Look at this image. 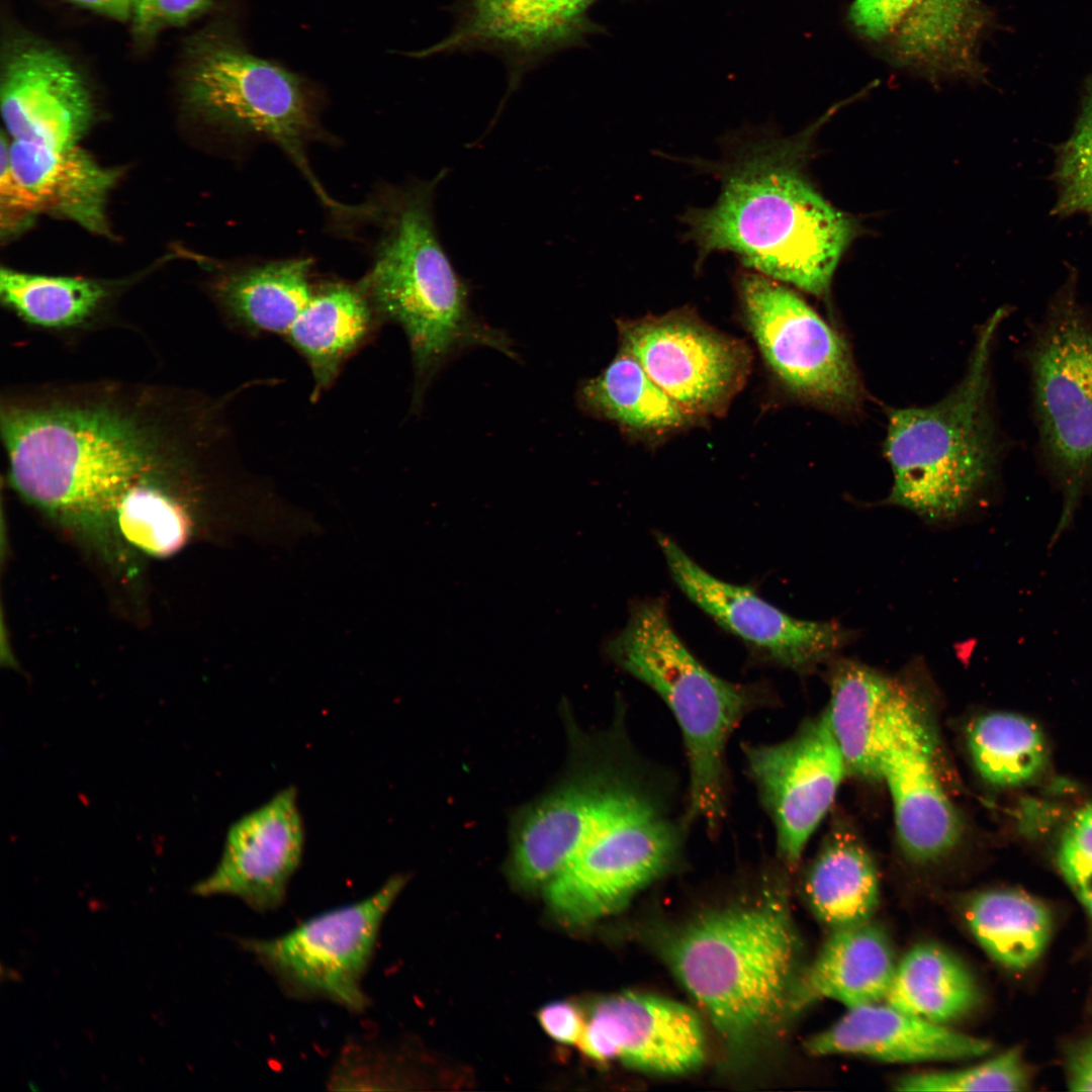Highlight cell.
Listing matches in <instances>:
<instances>
[{
	"label": "cell",
	"mask_w": 1092,
	"mask_h": 1092,
	"mask_svg": "<svg viewBox=\"0 0 1092 1092\" xmlns=\"http://www.w3.org/2000/svg\"><path fill=\"white\" fill-rule=\"evenodd\" d=\"M795 149L758 145L729 165L716 202L689 213V235L702 256L732 252L754 272L821 295L853 226L809 183Z\"/></svg>",
	"instance_id": "6da1fadb"
},
{
	"label": "cell",
	"mask_w": 1092,
	"mask_h": 1092,
	"mask_svg": "<svg viewBox=\"0 0 1092 1092\" xmlns=\"http://www.w3.org/2000/svg\"><path fill=\"white\" fill-rule=\"evenodd\" d=\"M662 953L731 1052L795 1012L801 942L777 891L698 916L663 940Z\"/></svg>",
	"instance_id": "7a4b0ae2"
},
{
	"label": "cell",
	"mask_w": 1092,
	"mask_h": 1092,
	"mask_svg": "<svg viewBox=\"0 0 1092 1092\" xmlns=\"http://www.w3.org/2000/svg\"><path fill=\"white\" fill-rule=\"evenodd\" d=\"M444 173L391 193L380 205L381 236L360 281L381 322H392L405 334L415 404L436 373L463 350L488 347L516 357L510 338L472 312L467 286L438 238L432 205Z\"/></svg>",
	"instance_id": "3957f363"
},
{
	"label": "cell",
	"mask_w": 1092,
	"mask_h": 1092,
	"mask_svg": "<svg viewBox=\"0 0 1092 1092\" xmlns=\"http://www.w3.org/2000/svg\"><path fill=\"white\" fill-rule=\"evenodd\" d=\"M607 651L672 713L687 752L689 818L718 833L727 805V744L760 703V689L728 681L703 665L676 634L661 599L634 605Z\"/></svg>",
	"instance_id": "277c9868"
},
{
	"label": "cell",
	"mask_w": 1092,
	"mask_h": 1092,
	"mask_svg": "<svg viewBox=\"0 0 1092 1092\" xmlns=\"http://www.w3.org/2000/svg\"><path fill=\"white\" fill-rule=\"evenodd\" d=\"M1005 312L978 336L967 372L946 397L925 407L893 411L885 454L893 472L890 504L928 522L962 514L992 476L996 443L989 411L990 360Z\"/></svg>",
	"instance_id": "5b68a950"
},
{
	"label": "cell",
	"mask_w": 1092,
	"mask_h": 1092,
	"mask_svg": "<svg viewBox=\"0 0 1092 1092\" xmlns=\"http://www.w3.org/2000/svg\"><path fill=\"white\" fill-rule=\"evenodd\" d=\"M671 793L661 776L643 768L615 782L575 854L544 887L562 922L583 925L616 913L674 866L691 822Z\"/></svg>",
	"instance_id": "8992f818"
},
{
	"label": "cell",
	"mask_w": 1092,
	"mask_h": 1092,
	"mask_svg": "<svg viewBox=\"0 0 1092 1092\" xmlns=\"http://www.w3.org/2000/svg\"><path fill=\"white\" fill-rule=\"evenodd\" d=\"M1075 279L1055 295L1027 353L1040 449L1064 495L1061 528L1092 480V313Z\"/></svg>",
	"instance_id": "52a82bcc"
},
{
	"label": "cell",
	"mask_w": 1092,
	"mask_h": 1092,
	"mask_svg": "<svg viewBox=\"0 0 1092 1092\" xmlns=\"http://www.w3.org/2000/svg\"><path fill=\"white\" fill-rule=\"evenodd\" d=\"M407 882L391 876L372 895L298 924L274 938H241L240 946L296 999L328 1000L362 1013L370 1005L362 980L380 927Z\"/></svg>",
	"instance_id": "ba28073f"
},
{
	"label": "cell",
	"mask_w": 1092,
	"mask_h": 1092,
	"mask_svg": "<svg viewBox=\"0 0 1092 1092\" xmlns=\"http://www.w3.org/2000/svg\"><path fill=\"white\" fill-rule=\"evenodd\" d=\"M190 98L206 116L233 131L276 144L334 215L345 210L346 204L330 197L308 165L305 147L318 129L295 75L241 47L218 44L195 67Z\"/></svg>",
	"instance_id": "9c48e42d"
},
{
	"label": "cell",
	"mask_w": 1092,
	"mask_h": 1092,
	"mask_svg": "<svg viewBox=\"0 0 1092 1092\" xmlns=\"http://www.w3.org/2000/svg\"><path fill=\"white\" fill-rule=\"evenodd\" d=\"M739 294L759 351L788 390L831 410L857 403L860 389L846 344L798 294L754 271L741 277Z\"/></svg>",
	"instance_id": "30bf717a"
},
{
	"label": "cell",
	"mask_w": 1092,
	"mask_h": 1092,
	"mask_svg": "<svg viewBox=\"0 0 1092 1092\" xmlns=\"http://www.w3.org/2000/svg\"><path fill=\"white\" fill-rule=\"evenodd\" d=\"M620 349L696 420L725 413L751 368L746 344L687 308L617 323Z\"/></svg>",
	"instance_id": "8fae6325"
},
{
	"label": "cell",
	"mask_w": 1092,
	"mask_h": 1092,
	"mask_svg": "<svg viewBox=\"0 0 1092 1092\" xmlns=\"http://www.w3.org/2000/svg\"><path fill=\"white\" fill-rule=\"evenodd\" d=\"M615 737L581 745L568 775L520 809L511 827L510 874L521 888L545 887L575 854L629 755ZM631 751V750H630Z\"/></svg>",
	"instance_id": "7c38bea8"
},
{
	"label": "cell",
	"mask_w": 1092,
	"mask_h": 1092,
	"mask_svg": "<svg viewBox=\"0 0 1092 1092\" xmlns=\"http://www.w3.org/2000/svg\"><path fill=\"white\" fill-rule=\"evenodd\" d=\"M744 755L772 821L778 852L795 867L848 775L825 713L782 742L745 745Z\"/></svg>",
	"instance_id": "4fadbf2b"
},
{
	"label": "cell",
	"mask_w": 1092,
	"mask_h": 1092,
	"mask_svg": "<svg viewBox=\"0 0 1092 1092\" xmlns=\"http://www.w3.org/2000/svg\"><path fill=\"white\" fill-rule=\"evenodd\" d=\"M656 540L681 592L769 661L795 671H809L832 660L851 639V632L839 623L797 619L753 589L715 577L670 537L657 533Z\"/></svg>",
	"instance_id": "5bb4252c"
},
{
	"label": "cell",
	"mask_w": 1092,
	"mask_h": 1092,
	"mask_svg": "<svg viewBox=\"0 0 1092 1092\" xmlns=\"http://www.w3.org/2000/svg\"><path fill=\"white\" fill-rule=\"evenodd\" d=\"M595 0H455V24L418 57L486 51L506 61L511 93L544 58L581 44L599 30L588 17Z\"/></svg>",
	"instance_id": "9a60e30c"
},
{
	"label": "cell",
	"mask_w": 1092,
	"mask_h": 1092,
	"mask_svg": "<svg viewBox=\"0 0 1092 1092\" xmlns=\"http://www.w3.org/2000/svg\"><path fill=\"white\" fill-rule=\"evenodd\" d=\"M580 1050L590 1060H619L647 1073L681 1075L699 1068L706 1043L701 1020L677 1001L638 992H622L590 1007Z\"/></svg>",
	"instance_id": "2e32d148"
},
{
	"label": "cell",
	"mask_w": 1092,
	"mask_h": 1092,
	"mask_svg": "<svg viewBox=\"0 0 1092 1092\" xmlns=\"http://www.w3.org/2000/svg\"><path fill=\"white\" fill-rule=\"evenodd\" d=\"M304 844L298 792L288 786L229 827L218 863L192 891L236 897L257 912L275 910L285 900Z\"/></svg>",
	"instance_id": "e0dca14e"
},
{
	"label": "cell",
	"mask_w": 1092,
	"mask_h": 1092,
	"mask_svg": "<svg viewBox=\"0 0 1092 1092\" xmlns=\"http://www.w3.org/2000/svg\"><path fill=\"white\" fill-rule=\"evenodd\" d=\"M825 715L847 774L881 781L884 759L905 731L927 714L918 687L851 660L834 659Z\"/></svg>",
	"instance_id": "ac0fdd59"
},
{
	"label": "cell",
	"mask_w": 1092,
	"mask_h": 1092,
	"mask_svg": "<svg viewBox=\"0 0 1092 1092\" xmlns=\"http://www.w3.org/2000/svg\"><path fill=\"white\" fill-rule=\"evenodd\" d=\"M92 112L87 87L63 56L29 47L9 59L1 84V114L13 141L74 147Z\"/></svg>",
	"instance_id": "d6986e66"
},
{
	"label": "cell",
	"mask_w": 1092,
	"mask_h": 1092,
	"mask_svg": "<svg viewBox=\"0 0 1092 1092\" xmlns=\"http://www.w3.org/2000/svg\"><path fill=\"white\" fill-rule=\"evenodd\" d=\"M937 738L928 714L908 728L886 755L881 772L906 855L915 861L950 852L963 833L961 818L935 765Z\"/></svg>",
	"instance_id": "ffe728a7"
},
{
	"label": "cell",
	"mask_w": 1092,
	"mask_h": 1092,
	"mask_svg": "<svg viewBox=\"0 0 1092 1092\" xmlns=\"http://www.w3.org/2000/svg\"><path fill=\"white\" fill-rule=\"evenodd\" d=\"M816 1057L853 1055L886 1063L944 1062L980 1058L991 1043L899 1009L886 1001L848 1008L809 1038Z\"/></svg>",
	"instance_id": "44dd1931"
},
{
	"label": "cell",
	"mask_w": 1092,
	"mask_h": 1092,
	"mask_svg": "<svg viewBox=\"0 0 1092 1092\" xmlns=\"http://www.w3.org/2000/svg\"><path fill=\"white\" fill-rule=\"evenodd\" d=\"M896 967L886 932L872 920L833 929L803 971L795 1012L820 998L847 1009L885 1001Z\"/></svg>",
	"instance_id": "7402d4cb"
},
{
	"label": "cell",
	"mask_w": 1092,
	"mask_h": 1092,
	"mask_svg": "<svg viewBox=\"0 0 1092 1092\" xmlns=\"http://www.w3.org/2000/svg\"><path fill=\"white\" fill-rule=\"evenodd\" d=\"M8 157L15 176L37 198L41 210L90 232L108 233L105 204L117 171L103 168L77 146L55 149L13 141Z\"/></svg>",
	"instance_id": "603a6c76"
},
{
	"label": "cell",
	"mask_w": 1092,
	"mask_h": 1092,
	"mask_svg": "<svg viewBox=\"0 0 1092 1092\" xmlns=\"http://www.w3.org/2000/svg\"><path fill=\"white\" fill-rule=\"evenodd\" d=\"M380 322L360 282L315 284L310 300L283 338L310 369L313 400L331 386L343 364Z\"/></svg>",
	"instance_id": "cb8c5ba5"
},
{
	"label": "cell",
	"mask_w": 1092,
	"mask_h": 1092,
	"mask_svg": "<svg viewBox=\"0 0 1092 1092\" xmlns=\"http://www.w3.org/2000/svg\"><path fill=\"white\" fill-rule=\"evenodd\" d=\"M311 266L308 258L246 266L217 277L212 294L236 328L284 338L313 293Z\"/></svg>",
	"instance_id": "d4e9b609"
},
{
	"label": "cell",
	"mask_w": 1092,
	"mask_h": 1092,
	"mask_svg": "<svg viewBox=\"0 0 1092 1092\" xmlns=\"http://www.w3.org/2000/svg\"><path fill=\"white\" fill-rule=\"evenodd\" d=\"M576 401L583 413L633 435L662 436L696 421L621 349L603 371L580 383Z\"/></svg>",
	"instance_id": "484cf974"
},
{
	"label": "cell",
	"mask_w": 1092,
	"mask_h": 1092,
	"mask_svg": "<svg viewBox=\"0 0 1092 1092\" xmlns=\"http://www.w3.org/2000/svg\"><path fill=\"white\" fill-rule=\"evenodd\" d=\"M817 918L833 929L871 920L880 899L876 864L857 835L835 827L826 836L805 879Z\"/></svg>",
	"instance_id": "4316f807"
},
{
	"label": "cell",
	"mask_w": 1092,
	"mask_h": 1092,
	"mask_svg": "<svg viewBox=\"0 0 1092 1092\" xmlns=\"http://www.w3.org/2000/svg\"><path fill=\"white\" fill-rule=\"evenodd\" d=\"M978 997L975 979L962 962L937 945L921 943L897 963L885 1001L945 1024L971 1011Z\"/></svg>",
	"instance_id": "83f0119b"
},
{
	"label": "cell",
	"mask_w": 1092,
	"mask_h": 1092,
	"mask_svg": "<svg viewBox=\"0 0 1092 1092\" xmlns=\"http://www.w3.org/2000/svg\"><path fill=\"white\" fill-rule=\"evenodd\" d=\"M970 930L986 953L1000 965L1024 970L1043 952L1052 931L1048 908L1013 890L975 895L966 907Z\"/></svg>",
	"instance_id": "f1b7e54d"
},
{
	"label": "cell",
	"mask_w": 1092,
	"mask_h": 1092,
	"mask_svg": "<svg viewBox=\"0 0 1092 1092\" xmlns=\"http://www.w3.org/2000/svg\"><path fill=\"white\" fill-rule=\"evenodd\" d=\"M107 287L92 279L47 276L2 268V302L24 323L49 331L81 329L97 315Z\"/></svg>",
	"instance_id": "f546056e"
},
{
	"label": "cell",
	"mask_w": 1092,
	"mask_h": 1092,
	"mask_svg": "<svg viewBox=\"0 0 1092 1092\" xmlns=\"http://www.w3.org/2000/svg\"><path fill=\"white\" fill-rule=\"evenodd\" d=\"M968 745L976 769L996 787L1021 786L1043 768L1046 746L1037 725L1004 712L980 716L968 728Z\"/></svg>",
	"instance_id": "4dcf8cb0"
},
{
	"label": "cell",
	"mask_w": 1092,
	"mask_h": 1092,
	"mask_svg": "<svg viewBox=\"0 0 1092 1092\" xmlns=\"http://www.w3.org/2000/svg\"><path fill=\"white\" fill-rule=\"evenodd\" d=\"M1057 200L1053 213L1085 214L1092 219V78L1070 138L1057 151L1053 173Z\"/></svg>",
	"instance_id": "1f68e13d"
},
{
	"label": "cell",
	"mask_w": 1092,
	"mask_h": 1092,
	"mask_svg": "<svg viewBox=\"0 0 1092 1092\" xmlns=\"http://www.w3.org/2000/svg\"><path fill=\"white\" fill-rule=\"evenodd\" d=\"M1029 1073L1019 1049L962 1069L908 1074L896 1082L899 1091H1021Z\"/></svg>",
	"instance_id": "d6a6232c"
},
{
	"label": "cell",
	"mask_w": 1092,
	"mask_h": 1092,
	"mask_svg": "<svg viewBox=\"0 0 1092 1092\" xmlns=\"http://www.w3.org/2000/svg\"><path fill=\"white\" fill-rule=\"evenodd\" d=\"M1058 864L1092 917V804L1078 810L1065 829L1058 849Z\"/></svg>",
	"instance_id": "836d02e7"
},
{
	"label": "cell",
	"mask_w": 1092,
	"mask_h": 1092,
	"mask_svg": "<svg viewBox=\"0 0 1092 1092\" xmlns=\"http://www.w3.org/2000/svg\"><path fill=\"white\" fill-rule=\"evenodd\" d=\"M916 0H853L849 19L864 37L886 43Z\"/></svg>",
	"instance_id": "e575fe53"
},
{
	"label": "cell",
	"mask_w": 1092,
	"mask_h": 1092,
	"mask_svg": "<svg viewBox=\"0 0 1092 1092\" xmlns=\"http://www.w3.org/2000/svg\"><path fill=\"white\" fill-rule=\"evenodd\" d=\"M211 0H133L132 16L143 30L179 23L200 13Z\"/></svg>",
	"instance_id": "d590c367"
},
{
	"label": "cell",
	"mask_w": 1092,
	"mask_h": 1092,
	"mask_svg": "<svg viewBox=\"0 0 1092 1092\" xmlns=\"http://www.w3.org/2000/svg\"><path fill=\"white\" fill-rule=\"evenodd\" d=\"M537 1017L543 1030L554 1040L565 1044L579 1043L585 1019L574 1003H548L539 1010Z\"/></svg>",
	"instance_id": "8d00e7d4"
},
{
	"label": "cell",
	"mask_w": 1092,
	"mask_h": 1092,
	"mask_svg": "<svg viewBox=\"0 0 1092 1092\" xmlns=\"http://www.w3.org/2000/svg\"><path fill=\"white\" fill-rule=\"evenodd\" d=\"M8 146L1 138L0 200L10 213L33 214L42 211L37 198L17 179L9 163Z\"/></svg>",
	"instance_id": "74e56055"
},
{
	"label": "cell",
	"mask_w": 1092,
	"mask_h": 1092,
	"mask_svg": "<svg viewBox=\"0 0 1092 1092\" xmlns=\"http://www.w3.org/2000/svg\"><path fill=\"white\" fill-rule=\"evenodd\" d=\"M1067 1070L1070 1090L1092 1091V1037L1071 1053Z\"/></svg>",
	"instance_id": "f35d334b"
},
{
	"label": "cell",
	"mask_w": 1092,
	"mask_h": 1092,
	"mask_svg": "<svg viewBox=\"0 0 1092 1092\" xmlns=\"http://www.w3.org/2000/svg\"><path fill=\"white\" fill-rule=\"evenodd\" d=\"M76 4L124 20L132 15L133 0H70Z\"/></svg>",
	"instance_id": "ab89813d"
}]
</instances>
